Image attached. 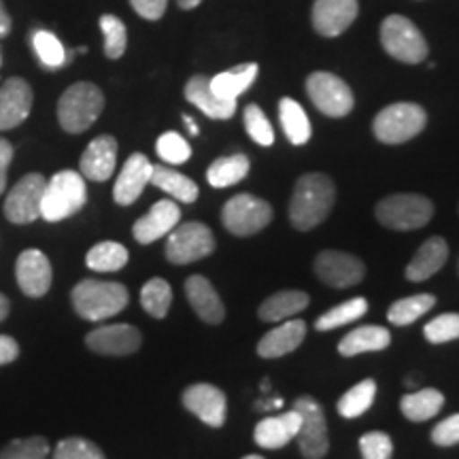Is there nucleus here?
<instances>
[{
	"mask_svg": "<svg viewBox=\"0 0 459 459\" xmlns=\"http://www.w3.org/2000/svg\"><path fill=\"white\" fill-rule=\"evenodd\" d=\"M336 200L334 181L324 172H308L298 179L290 200V221L296 230L317 228L330 215Z\"/></svg>",
	"mask_w": 459,
	"mask_h": 459,
	"instance_id": "obj_1",
	"label": "nucleus"
},
{
	"mask_svg": "<svg viewBox=\"0 0 459 459\" xmlns=\"http://www.w3.org/2000/svg\"><path fill=\"white\" fill-rule=\"evenodd\" d=\"M71 300L79 317L88 321H102L122 313L128 307L130 294L126 285L115 283V281L85 279L74 285Z\"/></svg>",
	"mask_w": 459,
	"mask_h": 459,
	"instance_id": "obj_2",
	"label": "nucleus"
},
{
	"mask_svg": "<svg viewBox=\"0 0 459 459\" xmlns=\"http://www.w3.org/2000/svg\"><path fill=\"white\" fill-rule=\"evenodd\" d=\"M85 203H88L85 177L77 170H60L45 186L41 217L49 223L65 221L77 215Z\"/></svg>",
	"mask_w": 459,
	"mask_h": 459,
	"instance_id": "obj_3",
	"label": "nucleus"
},
{
	"mask_svg": "<svg viewBox=\"0 0 459 459\" xmlns=\"http://www.w3.org/2000/svg\"><path fill=\"white\" fill-rule=\"evenodd\" d=\"M105 108V94L99 85L90 82L73 83L57 100V122L62 130L82 134L94 126Z\"/></svg>",
	"mask_w": 459,
	"mask_h": 459,
	"instance_id": "obj_4",
	"label": "nucleus"
},
{
	"mask_svg": "<svg viewBox=\"0 0 459 459\" xmlns=\"http://www.w3.org/2000/svg\"><path fill=\"white\" fill-rule=\"evenodd\" d=\"M426 108L415 102H395L377 115L372 130L377 139L385 145H400V143L415 139L419 132L426 128Z\"/></svg>",
	"mask_w": 459,
	"mask_h": 459,
	"instance_id": "obj_5",
	"label": "nucleus"
},
{
	"mask_svg": "<svg viewBox=\"0 0 459 459\" xmlns=\"http://www.w3.org/2000/svg\"><path fill=\"white\" fill-rule=\"evenodd\" d=\"M377 220L389 230H419L434 217V204L419 194H394L383 198L375 209Z\"/></svg>",
	"mask_w": 459,
	"mask_h": 459,
	"instance_id": "obj_6",
	"label": "nucleus"
},
{
	"mask_svg": "<svg viewBox=\"0 0 459 459\" xmlns=\"http://www.w3.org/2000/svg\"><path fill=\"white\" fill-rule=\"evenodd\" d=\"M381 43L395 60L419 65L428 57V43L419 28L404 15H389L381 24Z\"/></svg>",
	"mask_w": 459,
	"mask_h": 459,
	"instance_id": "obj_7",
	"label": "nucleus"
},
{
	"mask_svg": "<svg viewBox=\"0 0 459 459\" xmlns=\"http://www.w3.org/2000/svg\"><path fill=\"white\" fill-rule=\"evenodd\" d=\"M273 220V206L266 200L251 196V194H238L230 198L221 209V221L228 232L234 237H251L260 232Z\"/></svg>",
	"mask_w": 459,
	"mask_h": 459,
	"instance_id": "obj_8",
	"label": "nucleus"
},
{
	"mask_svg": "<svg viewBox=\"0 0 459 459\" xmlns=\"http://www.w3.org/2000/svg\"><path fill=\"white\" fill-rule=\"evenodd\" d=\"M215 251V237L209 226L187 221L177 226L166 240V260L170 264H192Z\"/></svg>",
	"mask_w": 459,
	"mask_h": 459,
	"instance_id": "obj_9",
	"label": "nucleus"
},
{
	"mask_svg": "<svg viewBox=\"0 0 459 459\" xmlns=\"http://www.w3.org/2000/svg\"><path fill=\"white\" fill-rule=\"evenodd\" d=\"M294 409L300 415V429H298V445L307 459H324L328 453V423H325L324 409L313 395H300L294 402Z\"/></svg>",
	"mask_w": 459,
	"mask_h": 459,
	"instance_id": "obj_10",
	"label": "nucleus"
},
{
	"mask_svg": "<svg viewBox=\"0 0 459 459\" xmlns=\"http://www.w3.org/2000/svg\"><path fill=\"white\" fill-rule=\"evenodd\" d=\"M307 94L315 107L328 117H344L353 111V91L332 73H313L307 79Z\"/></svg>",
	"mask_w": 459,
	"mask_h": 459,
	"instance_id": "obj_11",
	"label": "nucleus"
},
{
	"mask_svg": "<svg viewBox=\"0 0 459 459\" xmlns=\"http://www.w3.org/2000/svg\"><path fill=\"white\" fill-rule=\"evenodd\" d=\"M45 186H48V179L41 172H30V175L22 177L4 200V217L17 226L37 221L41 217Z\"/></svg>",
	"mask_w": 459,
	"mask_h": 459,
	"instance_id": "obj_12",
	"label": "nucleus"
},
{
	"mask_svg": "<svg viewBox=\"0 0 459 459\" xmlns=\"http://www.w3.org/2000/svg\"><path fill=\"white\" fill-rule=\"evenodd\" d=\"M15 279L22 294L28 298H43L51 290V281H54L49 257L39 249L22 251L15 264Z\"/></svg>",
	"mask_w": 459,
	"mask_h": 459,
	"instance_id": "obj_13",
	"label": "nucleus"
},
{
	"mask_svg": "<svg viewBox=\"0 0 459 459\" xmlns=\"http://www.w3.org/2000/svg\"><path fill=\"white\" fill-rule=\"evenodd\" d=\"M315 273H317V277L324 281L325 285L344 290V287H353L361 283L366 268L361 260H358V257L351 254H342V251H324V254H319L317 260H315Z\"/></svg>",
	"mask_w": 459,
	"mask_h": 459,
	"instance_id": "obj_14",
	"label": "nucleus"
},
{
	"mask_svg": "<svg viewBox=\"0 0 459 459\" xmlns=\"http://www.w3.org/2000/svg\"><path fill=\"white\" fill-rule=\"evenodd\" d=\"M143 336L139 328L130 324H111L91 330L85 336L90 351L99 355H132L141 349Z\"/></svg>",
	"mask_w": 459,
	"mask_h": 459,
	"instance_id": "obj_15",
	"label": "nucleus"
},
{
	"mask_svg": "<svg viewBox=\"0 0 459 459\" xmlns=\"http://www.w3.org/2000/svg\"><path fill=\"white\" fill-rule=\"evenodd\" d=\"M183 406L211 428H221L226 423V394L209 383H196V385L187 387L183 392Z\"/></svg>",
	"mask_w": 459,
	"mask_h": 459,
	"instance_id": "obj_16",
	"label": "nucleus"
},
{
	"mask_svg": "<svg viewBox=\"0 0 459 459\" xmlns=\"http://www.w3.org/2000/svg\"><path fill=\"white\" fill-rule=\"evenodd\" d=\"M34 94L26 79L11 77L0 85V130H13L28 119Z\"/></svg>",
	"mask_w": 459,
	"mask_h": 459,
	"instance_id": "obj_17",
	"label": "nucleus"
},
{
	"mask_svg": "<svg viewBox=\"0 0 459 459\" xmlns=\"http://www.w3.org/2000/svg\"><path fill=\"white\" fill-rule=\"evenodd\" d=\"M179 220L181 209L177 206L175 200H160V203L149 209L147 215H143L141 220L134 221L132 237L141 245L156 243L158 238L169 237L172 230L179 226Z\"/></svg>",
	"mask_w": 459,
	"mask_h": 459,
	"instance_id": "obj_18",
	"label": "nucleus"
},
{
	"mask_svg": "<svg viewBox=\"0 0 459 459\" xmlns=\"http://www.w3.org/2000/svg\"><path fill=\"white\" fill-rule=\"evenodd\" d=\"M152 170L153 164L149 162L147 156L143 153H132L126 160L124 169L119 170L117 181L113 187V200L119 206H130L141 198L143 189L152 183Z\"/></svg>",
	"mask_w": 459,
	"mask_h": 459,
	"instance_id": "obj_19",
	"label": "nucleus"
},
{
	"mask_svg": "<svg viewBox=\"0 0 459 459\" xmlns=\"http://www.w3.org/2000/svg\"><path fill=\"white\" fill-rule=\"evenodd\" d=\"M358 0H315L313 26L321 37H338L358 17Z\"/></svg>",
	"mask_w": 459,
	"mask_h": 459,
	"instance_id": "obj_20",
	"label": "nucleus"
},
{
	"mask_svg": "<svg viewBox=\"0 0 459 459\" xmlns=\"http://www.w3.org/2000/svg\"><path fill=\"white\" fill-rule=\"evenodd\" d=\"M117 164V141L111 134L96 136L94 141L85 147L79 170L85 179L90 181H107L111 179Z\"/></svg>",
	"mask_w": 459,
	"mask_h": 459,
	"instance_id": "obj_21",
	"label": "nucleus"
},
{
	"mask_svg": "<svg viewBox=\"0 0 459 459\" xmlns=\"http://www.w3.org/2000/svg\"><path fill=\"white\" fill-rule=\"evenodd\" d=\"M186 296L187 302L192 304V308L204 324L217 325L226 317V308H223L220 294L215 291L213 283L203 277V274H192L186 281Z\"/></svg>",
	"mask_w": 459,
	"mask_h": 459,
	"instance_id": "obj_22",
	"label": "nucleus"
},
{
	"mask_svg": "<svg viewBox=\"0 0 459 459\" xmlns=\"http://www.w3.org/2000/svg\"><path fill=\"white\" fill-rule=\"evenodd\" d=\"M300 421L302 419L296 409L287 411L283 415L262 419L254 432L255 443L264 446V449H283L287 443H291L298 436Z\"/></svg>",
	"mask_w": 459,
	"mask_h": 459,
	"instance_id": "obj_23",
	"label": "nucleus"
},
{
	"mask_svg": "<svg viewBox=\"0 0 459 459\" xmlns=\"http://www.w3.org/2000/svg\"><path fill=\"white\" fill-rule=\"evenodd\" d=\"M307 336V324L302 319H290L283 325L268 332L257 342V355L266 359L283 358V355L296 351Z\"/></svg>",
	"mask_w": 459,
	"mask_h": 459,
	"instance_id": "obj_24",
	"label": "nucleus"
},
{
	"mask_svg": "<svg viewBox=\"0 0 459 459\" xmlns=\"http://www.w3.org/2000/svg\"><path fill=\"white\" fill-rule=\"evenodd\" d=\"M186 99L211 119H230L237 113V100H223L215 96L209 79L203 74L189 79L186 85Z\"/></svg>",
	"mask_w": 459,
	"mask_h": 459,
	"instance_id": "obj_25",
	"label": "nucleus"
},
{
	"mask_svg": "<svg viewBox=\"0 0 459 459\" xmlns=\"http://www.w3.org/2000/svg\"><path fill=\"white\" fill-rule=\"evenodd\" d=\"M446 257H449L446 240L440 237L428 238L406 266V279L412 281V283H421V281L434 277L446 264Z\"/></svg>",
	"mask_w": 459,
	"mask_h": 459,
	"instance_id": "obj_26",
	"label": "nucleus"
},
{
	"mask_svg": "<svg viewBox=\"0 0 459 459\" xmlns=\"http://www.w3.org/2000/svg\"><path fill=\"white\" fill-rule=\"evenodd\" d=\"M392 342V334L387 328L381 325H361L349 332L338 344V353L344 358H353L359 353H370V351H383Z\"/></svg>",
	"mask_w": 459,
	"mask_h": 459,
	"instance_id": "obj_27",
	"label": "nucleus"
},
{
	"mask_svg": "<svg viewBox=\"0 0 459 459\" xmlns=\"http://www.w3.org/2000/svg\"><path fill=\"white\" fill-rule=\"evenodd\" d=\"M308 307V294H304L300 290H285L277 291L271 298H266L260 304V315L262 321H268V324H277V321L291 319L294 315L302 313L304 308Z\"/></svg>",
	"mask_w": 459,
	"mask_h": 459,
	"instance_id": "obj_28",
	"label": "nucleus"
},
{
	"mask_svg": "<svg viewBox=\"0 0 459 459\" xmlns=\"http://www.w3.org/2000/svg\"><path fill=\"white\" fill-rule=\"evenodd\" d=\"M257 65H240L232 71L215 74L213 79H209L211 90L215 91V96H220L223 100H237L240 94H245L251 88L257 77Z\"/></svg>",
	"mask_w": 459,
	"mask_h": 459,
	"instance_id": "obj_29",
	"label": "nucleus"
},
{
	"mask_svg": "<svg viewBox=\"0 0 459 459\" xmlns=\"http://www.w3.org/2000/svg\"><path fill=\"white\" fill-rule=\"evenodd\" d=\"M152 186L169 194L179 203L192 204L198 198V186L189 177L181 172L169 169V166H153L152 170Z\"/></svg>",
	"mask_w": 459,
	"mask_h": 459,
	"instance_id": "obj_30",
	"label": "nucleus"
},
{
	"mask_svg": "<svg viewBox=\"0 0 459 459\" xmlns=\"http://www.w3.org/2000/svg\"><path fill=\"white\" fill-rule=\"evenodd\" d=\"M443 404L445 395L438 389H417V392H409L402 398L400 409L411 421H428V419L438 415Z\"/></svg>",
	"mask_w": 459,
	"mask_h": 459,
	"instance_id": "obj_31",
	"label": "nucleus"
},
{
	"mask_svg": "<svg viewBox=\"0 0 459 459\" xmlns=\"http://www.w3.org/2000/svg\"><path fill=\"white\" fill-rule=\"evenodd\" d=\"M247 175H249V158L243 156V153L217 158L206 170V179L217 189L237 186Z\"/></svg>",
	"mask_w": 459,
	"mask_h": 459,
	"instance_id": "obj_32",
	"label": "nucleus"
},
{
	"mask_svg": "<svg viewBox=\"0 0 459 459\" xmlns=\"http://www.w3.org/2000/svg\"><path fill=\"white\" fill-rule=\"evenodd\" d=\"M85 264L94 273H117L128 264V249L115 240H102L88 251Z\"/></svg>",
	"mask_w": 459,
	"mask_h": 459,
	"instance_id": "obj_33",
	"label": "nucleus"
},
{
	"mask_svg": "<svg viewBox=\"0 0 459 459\" xmlns=\"http://www.w3.org/2000/svg\"><path fill=\"white\" fill-rule=\"evenodd\" d=\"M279 117L281 126H283V132L287 141L294 143V145H304L308 139H311V122H308L307 113L300 107V102L294 99H283L279 102Z\"/></svg>",
	"mask_w": 459,
	"mask_h": 459,
	"instance_id": "obj_34",
	"label": "nucleus"
},
{
	"mask_svg": "<svg viewBox=\"0 0 459 459\" xmlns=\"http://www.w3.org/2000/svg\"><path fill=\"white\" fill-rule=\"evenodd\" d=\"M366 311H368V302H366L364 298H351V300L336 304V307H332L330 311L321 315V317L315 321V328L319 332L336 330L341 328V325L353 324V321L361 319L366 315Z\"/></svg>",
	"mask_w": 459,
	"mask_h": 459,
	"instance_id": "obj_35",
	"label": "nucleus"
},
{
	"mask_svg": "<svg viewBox=\"0 0 459 459\" xmlns=\"http://www.w3.org/2000/svg\"><path fill=\"white\" fill-rule=\"evenodd\" d=\"M436 304V298L432 294H417L411 298H402V300L394 302L387 311L389 324L394 325H409L419 317H423L428 311H432Z\"/></svg>",
	"mask_w": 459,
	"mask_h": 459,
	"instance_id": "obj_36",
	"label": "nucleus"
},
{
	"mask_svg": "<svg viewBox=\"0 0 459 459\" xmlns=\"http://www.w3.org/2000/svg\"><path fill=\"white\" fill-rule=\"evenodd\" d=\"M377 398V383L372 378H366V381L358 383V385L349 389L347 394L338 400V412L344 419H355L364 415L366 411L375 404Z\"/></svg>",
	"mask_w": 459,
	"mask_h": 459,
	"instance_id": "obj_37",
	"label": "nucleus"
},
{
	"mask_svg": "<svg viewBox=\"0 0 459 459\" xmlns=\"http://www.w3.org/2000/svg\"><path fill=\"white\" fill-rule=\"evenodd\" d=\"M170 302H172V290L164 279L156 277L143 285L141 304H143V308L152 315V317L164 319L166 315H169Z\"/></svg>",
	"mask_w": 459,
	"mask_h": 459,
	"instance_id": "obj_38",
	"label": "nucleus"
},
{
	"mask_svg": "<svg viewBox=\"0 0 459 459\" xmlns=\"http://www.w3.org/2000/svg\"><path fill=\"white\" fill-rule=\"evenodd\" d=\"M32 48L37 51L39 60L45 68L49 71H56V68L65 66L68 62V54L65 45L60 43V39L56 37L54 32L48 30H37L32 34Z\"/></svg>",
	"mask_w": 459,
	"mask_h": 459,
	"instance_id": "obj_39",
	"label": "nucleus"
},
{
	"mask_svg": "<svg viewBox=\"0 0 459 459\" xmlns=\"http://www.w3.org/2000/svg\"><path fill=\"white\" fill-rule=\"evenodd\" d=\"M51 446L43 436H30V438L11 440L0 451V459H48Z\"/></svg>",
	"mask_w": 459,
	"mask_h": 459,
	"instance_id": "obj_40",
	"label": "nucleus"
},
{
	"mask_svg": "<svg viewBox=\"0 0 459 459\" xmlns=\"http://www.w3.org/2000/svg\"><path fill=\"white\" fill-rule=\"evenodd\" d=\"M100 30L105 34V56L111 60L122 57L126 45H128V32H126L124 22L115 15H102Z\"/></svg>",
	"mask_w": 459,
	"mask_h": 459,
	"instance_id": "obj_41",
	"label": "nucleus"
},
{
	"mask_svg": "<svg viewBox=\"0 0 459 459\" xmlns=\"http://www.w3.org/2000/svg\"><path fill=\"white\" fill-rule=\"evenodd\" d=\"M51 459H107V457L105 453L100 451V446L91 443V440L79 438V436H71V438L60 440V443L56 445Z\"/></svg>",
	"mask_w": 459,
	"mask_h": 459,
	"instance_id": "obj_42",
	"label": "nucleus"
},
{
	"mask_svg": "<svg viewBox=\"0 0 459 459\" xmlns=\"http://www.w3.org/2000/svg\"><path fill=\"white\" fill-rule=\"evenodd\" d=\"M158 156L164 160L166 164H186L192 158V147L183 139L179 132H164L156 143Z\"/></svg>",
	"mask_w": 459,
	"mask_h": 459,
	"instance_id": "obj_43",
	"label": "nucleus"
},
{
	"mask_svg": "<svg viewBox=\"0 0 459 459\" xmlns=\"http://www.w3.org/2000/svg\"><path fill=\"white\" fill-rule=\"evenodd\" d=\"M243 119H245L247 132H249V136L257 143V145H262V147H271L273 145V143H274L273 126H271V122H268L266 113H264L260 107H257V105L245 107Z\"/></svg>",
	"mask_w": 459,
	"mask_h": 459,
	"instance_id": "obj_44",
	"label": "nucleus"
},
{
	"mask_svg": "<svg viewBox=\"0 0 459 459\" xmlns=\"http://www.w3.org/2000/svg\"><path fill=\"white\" fill-rule=\"evenodd\" d=\"M423 334L432 344L451 342L459 338V313H445L429 321L423 328Z\"/></svg>",
	"mask_w": 459,
	"mask_h": 459,
	"instance_id": "obj_45",
	"label": "nucleus"
},
{
	"mask_svg": "<svg viewBox=\"0 0 459 459\" xmlns=\"http://www.w3.org/2000/svg\"><path fill=\"white\" fill-rule=\"evenodd\" d=\"M359 449L364 459H392L394 443L387 434L368 432L359 438Z\"/></svg>",
	"mask_w": 459,
	"mask_h": 459,
	"instance_id": "obj_46",
	"label": "nucleus"
},
{
	"mask_svg": "<svg viewBox=\"0 0 459 459\" xmlns=\"http://www.w3.org/2000/svg\"><path fill=\"white\" fill-rule=\"evenodd\" d=\"M432 443L438 446H453L459 445V412L432 429Z\"/></svg>",
	"mask_w": 459,
	"mask_h": 459,
	"instance_id": "obj_47",
	"label": "nucleus"
},
{
	"mask_svg": "<svg viewBox=\"0 0 459 459\" xmlns=\"http://www.w3.org/2000/svg\"><path fill=\"white\" fill-rule=\"evenodd\" d=\"M132 9L149 22H158L164 15L169 0H130Z\"/></svg>",
	"mask_w": 459,
	"mask_h": 459,
	"instance_id": "obj_48",
	"label": "nucleus"
},
{
	"mask_svg": "<svg viewBox=\"0 0 459 459\" xmlns=\"http://www.w3.org/2000/svg\"><path fill=\"white\" fill-rule=\"evenodd\" d=\"M13 145L7 139H0V194L7 189V172L11 160H13Z\"/></svg>",
	"mask_w": 459,
	"mask_h": 459,
	"instance_id": "obj_49",
	"label": "nucleus"
},
{
	"mask_svg": "<svg viewBox=\"0 0 459 459\" xmlns=\"http://www.w3.org/2000/svg\"><path fill=\"white\" fill-rule=\"evenodd\" d=\"M20 358V344L13 336L0 334V366H7Z\"/></svg>",
	"mask_w": 459,
	"mask_h": 459,
	"instance_id": "obj_50",
	"label": "nucleus"
},
{
	"mask_svg": "<svg viewBox=\"0 0 459 459\" xmlns=\"http://www.w3.org/2000/svg\"><path fill=\"white\" fill-rule=\"evenodd\" d=\"M11 26H13V22H11V15L7 7H4V3L0 0V39H4L7 34L11 32Z\"/></svg>",
	"mask_w": 459,
	"mask_h": 459,
	"instance_id": "obj_51",
	"label": "nucleus"
},
{
	"mask_svg": "<svg viewBox=\"0 0 459 459\" xmlns=\"http://www.w3.org/2000/svg\"><path fill=\"white\" fill-rule=\"evenodd\" d=\"M9 311H11L9 298L4 294H0V321H4L9 317Z\"/></svg>",
	"mask_w": 459,
	"mask_h": 459,
	"instance_id": "obj_52",
	"label": "nucleus"
},
{
	"mask_svg": "<svg viewBox=\"0 0 459 459\" xmlns=\"http://www.w3.org/2000/svg\"><path fill=\"white\" fill-rule=\"evenodd\" d=\"M183 122H186L187 130H189V134H194V136H198V134H200V130H198L196 122H194V117H189V115H183Z\"/></svg>",
	"mask_w": 459,
	"mask_h": 459,
	"instance_id": "obj_53",
	"label": "nucleus"
},
{
	"mask_svg": "<svg viewBox=\"0 0 459 459\" xmlns=\"http://www.w3.org/2000/svg\"><path fill=\"white\" fill-rule=\"evenodd\" d=\"M200 3H203V0H177V4H179L181 9H194L198 7Z\"/></svg>",
	"mask_w": 459,
	"mask_h": 459,
	"instance_id": "obj_54",
	"label": "nucleus"
},
{
	"mask_svg": "<svg viewBox=\"0 0 459 459\" xmlns=\"http://www.w3.org/2000/svg\"><path fill=\"white\" fill-rule=\"evenodd\" d=\"M243 459H264V457H260V455H247V457H243Z\"/></svg>",
	"mask_w": 459,
	"mask_h": 459,
	"instance_id": "obj_55",
	"label": "nucleus"
},
{
	"mask_svg": "<svg viewBox=\"0 0 459 459\" xmlns=\"http://www.w3.org/2000/svg\"><path fill=\"white\" fill-rule=\"evenodd\" d=\"M0 62H3V56H0Z\"/></svg>",
	"mask_w": 459,
	"mask_h": 459,
	"instance_id": "obj_56",
	"label": "nucleus"
}]
</instances>
